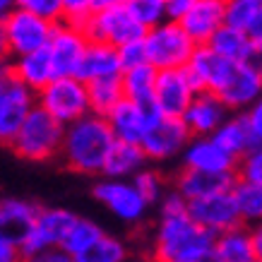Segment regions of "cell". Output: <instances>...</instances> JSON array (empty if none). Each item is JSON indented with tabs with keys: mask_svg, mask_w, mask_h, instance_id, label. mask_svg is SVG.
I'll return each mask as SVG.
<instances>
[{
	"mask_svg": "<svg viewBox=\"0 0 262 262\" xmlns=\"http://www.w3.org/2000/svg\"><path fill=\"white\" fill-rule=\"evenodd\" d=\"M113 142H116V135L108 118L92 111L80 120L65 125L60 157L65 166L72 168L75 173L101 176Z\"/></svg>",
	"mask_w": 262,
	"mask_h": 262,
	"instance_id": "6da1fadb",
	"label": "cell"
},
{
	"mask_svg": "<svg viewBox=\"0 0 262 262\" xmlns=\"http://www.w3.org/2000/svg\"><path fill=\"white\" fill-rule=\"evenodd\" d=\"M214 233L198 224L188 212L178 216H159L149 243L151 262H192L209 257Z\"/></svg>",
	"mask_w": 262,
	"mask_h": 262,
	"instance_id": "7a4b0ae2",
	"label": "cell"
},
{
	"mask_svg": "<svg viewBox=\"0 0 262 262\" xmlns=\"http://www.w3.org/2000/svg\"><path fill=\"white\" fill-rule=\"evenodd\" d=\"M65 125L58 118H53L46 108H41L39 103L32 108L22 123L17 137L12 140V151L19 159L27 161H48L60 157L63 149Z\"/></svg>",
	"mask_w": 262,
	"mask_h": 262,
	"instance_id": "3957f363",
	"label": "cell"
},
{
	"mask_svg": "<svg viewBox=\"0 0 262 262\" xmlns=\"http://www.w3.org/2000/svg\"><path fill=\"white\" fill-rule=\"evenodd\" d=\"M147 58L157 70H171V68H185L195 53V39L183 29L178 19H164L157 27H149L144 34Z\"/></svg>",
	"mask_w": 262,
	"mask_h": 262,
	"instance_id": "277c9868",
	"label": "cell"
},
{
	"mask_svg": "<svg viewBox=\"0 0 262 262\" xmlns=\"http://www.w3.org/2000/svg\"><path fill=\"white\" fill-rule=\"evenodd\" d=\"M36 103L46 108L63 125H70L82 116L92 113L89 84L77 75H58L43 89L36 92Z\"/></svg>",
	"mask_w": 262,
	"mask_h": 262,
	"instance_id": "5b68a950",
	"label": "cell"
},
{
	"mask_svg": "<svg viewBox=\"0 0 262 262\" xmlns=\"http://www.w3.org/2000/svg\"><path fill=\"white\" fill-rule=\"evenodd\" d=\"M94 198L96 202L120 224L125 226H140L149 214V202L144 195L137 190L133 178H106L94 185Z\"/></svg>",
	"mask_w": 262,
	"mask_h": 262,
	"instance_id": "8992f818",
	"label": "cell"
},
{
	"mask_svg": "<svg viewBox=\"0 0 262 262\" xmlns=\"http://www.w3.org/2000/svg\"><path fill=\"white\" fill-rule=\"evenodd\" d=\"M3 19H5V36H8L10 58L46 48L51 36H53V27H56V22H48V19L34 15V12L24 8H15Z\"/></svg>",
	"mask_w": 262,
	"mask_h": 262,
	"instance_id": "52a82bcc",
	"label": "cell"
},
{
	"mask_svg": "<svg viewBox=\"0 0 262 262\" xmlns=\"http://www.w3.org/2000/svg\"><path fill=\"white\" fill-rule=\"evenodd\" d=\"M82 29L87 32L89 41H103V43H111L116 48L125 46L130 41L142 39L144 34H147V29L127 10V5H123V8L96 10Z\"/></svg>",
	"mask_w": 262,
	"mask_h": 262,
	"instance_id": "ba28073f",
	"label": "cell"
},
{
	"mask_svg": "<svg viewBox=\"0 0 262 262\" xmlns=\"http://www.w3.org/2000/svg\"><path fill=\"white\" fill-rule=\"evenodd\" d=\"M36 106V92L15 75L0 84V144H12L22 123Z\"/></svg>",
	"mask_w": 262,
	"mask_h": 262,
	"instance_id": "9c48e42d",
	"label": "cell"
},
{
	"mask_svg": "<svg viewBox=\"0 0 262 262\" xmlns=\"http://www.w3.org/2000/svg\"><path fill=\"white\" fill-rule=\"evenodd\" d=\"M190 130L185 120L178 116H159L154 125L142 137V149L149 157V161H171L181 157L185 144L190 142Z\"/></svg>",
	"mask_w": 262,
	"mask_h": 262,
	"instance_id": "30bf717a",
	"label": "cell"
},
{
	"mask_svg": "<svg viewBox=\"0 0 262 262\" xmlns=\"http://www.w3.org/2000/svg\"><path fill=\"white\" fill-rule=\"evenodd\" d=\"M75 219H77V214L70 209H63V207H39L36 222H34L29 236L19 246L22 257L46 250V248H60Z\"/></svg>",
	"mask_w": 262,
	"mask_h": 262,
	"instance_id": "8fae6325",
	"label": "cell"
},
{
	"mask_svg": "<svg viewBox=\"0 0 262 262\" xmlns=\"http://www.w3.org/2000/svg\"><path fill=\"white\" fill-rule=\"evenodd\" d=\"M200 89L195 87L192 77L185 68H171L159 70L157 75V89H154V106L161 116H178L183 118L185 108L190 106Z\"/></svg>",
	"mask_w": 262,
	"mask_h": 262,
	"instance_id": "7c38bea8",
	"label": "cell"
},
{
	"mask_svg": "<svg viewBox=\"0 0 262 262\" xmlns=\"http://www.w3.org/2000/svg\"><path fill=\"white\" fill-rule=\"evenodd\" d=\"M89 36L80 24L72 22H56L53 36L48 41V53L56 68V75H77V68L82 63V56L87 51Z\"/></svg>",
	"mask_w": 262,
	"mask_h": 262,
	"instance_id": "4fadbf2b",
	"label": "cell"
},
{
	"mask_svg": "<svg viewBox=\"0 0 262 262\" xmlns=\"http://www.w3.org/2000/svg\"><path fill=\"white\" fill-rule=\"evenodd\" d=\"M188 214L198 224H202L205 229H209L212 233H222V231L243 224L238 214L236 198H233V190L212 192V195H205V198L190 200L188 202Z\"/></svg>",
	"mask_w": 262,
	"mask_h": 262,
	"instance_id": "5bb4252c",
	"label": "cell"
},
{
	"mask_svg": "<svg viewBox=\"0 0 262 262\" xmlns=\"http://www.w3.org/2000/svg\"><path fill=\"white\" fill-rule=\"evenodd\" d=\"M161 113L157 111L154 103H140L133 99H123V101L113 108L106 118L113 127L116 140H125V142H142L147 130L154 125V120Z\"/></svg>",
	"mask_w": 262,
	"mask_h": 262,
	"instance_id": "9a60e30c",
	"label": "cell"
},
{
	"mask_svg": "<svg viewBox=\"0 0 262 262\" xmlns=\"http://www.w3.org/2000/svg\"><path fill=\"white\" fill-rule=\"evenodd\" d=\"M183 166L214 173H236L238 159L219 144L214 135H192L181 154Z\"/></svg>",
	"mask_w": 262,
	"mask_h": 262,
	"instance_id": "2e32d148",
	"label": "cell"
},
{
	"mask_svg": "<svg viewBox=\"0 0 262 262\" xmlns=\"http://www.w3.org/2000/svg\"><path fill=\"white\" fill-rule=\"evenodd\" d=\"M231 108L209 89H200L190 106L183 113V120L190 130V135H214L222 123L231 116Z\"/></svg>",
	"mask_w": 262,
	"mask_h": 262,
	"instance_id": "e0dca14e",
	"label": "cell"
},
{
	"mask_svg": "<svg viewBox=\"0 0 262 262\" xmlns=\"http://www.w3.org/2000/svg\"><path fill=\"white\" fill-rule=\"evenodd\" d=\"M178 22L195 39L198 46H205L226 24V3L224 0H198Z\"/></svg>",
	"mask_w": 262,
	"mask_h": 262,
	"instance_id": "ac0fdd59",
	"label": "cell"
},
{
	"mask_svg": "<svg viewBox=\"0 0 262 262\" xmlns=\"http://www.w3.org/2000/svg\"><path fill=\"white\" fill-rule=\"evenodd\" d=\"M36 214H39V207L29 200H3L0 202V236L19 248L29 236Z\"/></svg>",
	"mask_w": 262,
	"mask_h": 262,
	"instance_id": "d6986e66",
	"label": "cell"
},
{
	"mask_svg": "<svg viewBox=\"0 0 262 262\" xmlns=\"http://www.w3.org/2000/svg\"><path fill=\"white\" fill-rule=\"evenodd\" d=\"M233 183H236V173H214V171H198V168L183 166V171L176 176L173 188L190 202L212 192L231 190Z\"/></svg>",
	"mask_w": 262,
	"mask_h": 262,
	"instance_id": "ffe728a7",
	"label": "cell"
},
{
	"mask_svg": "<svg viewBox=\"0 0 262 262\" xmlns=\"http://www.w3.org/2000/svg\"><path fill=\"white\" fill-rule=\"evenodd\" d=\"M120 72H123V65H120L118 48L111 43H103V41H89L82 63L77 68V77L92 82L101 80V77H116Z\"/></svg>",
	"mask_w": 262,
	"mask_h": 262,
	"instance_id": "44dd1931",
	"label": "cell"
},
{
	"mask_svg": "<svg viewBox=\"0 0 262 262\" xmlns=\"http://www.w3.org/2000/svg\"><path fill=\"white\" fill-rule=\"evenodd\" d=\"M212 260L214 262H253L255 246H253V231H250V226L238 224L233 229L214 233Z\"/></svg>",
	"mask_w": 262,
	"mask_h": 262,
	"instance_id": "7402d4cb",
	"label": "cell"
},
{
	"mask_svg": "<svg viewBox=\"0 0 262 262\" xmlns=\"http://www.w3.org/2000/svg\"><path fill=\"white\" fill-rule=\"evenodd\" d=\"M147 164H149V157L144 154L140 142L116 140L108 157H106L101 176H106V178H135Z\"/></svg>",
	"mask_w": 262,
	"mask_h": 262,
	"instance_id": "603a6c76",
	"label": "cell"
},
{
	"mask_svg": "<svg viewBox=\"0 0 262 262\" xmlns=\"http://www.w3.org/2000/svg\"><path fill=\"white\" fill-rule=\"evenodd\" d=\"M12 75L17 80H22L29 89H34V92L43 89L53 77H58L48 48H39V51L12 58Z\"/></svg>",
	"mask_w": 262,
	"mask_h": 262,
	"instance_id": "cb8c5ba5",
	"label": "cell"
},
{
	"mask_svg": "<svg viewBox=\"0 0 262 262\" xmlns=\"http://www.w3.org/2000/svg\"><path fill=\"white\" fill-rule=\"evenodd\" d=\"M214 137L219 140L224 149L231 151L236 159H241L243 154H248L255 147V137L246 113H231L229 118L222 123V127L214 133Z\"/></svg>",
	"mask_w": 262,
	"mask_h": 262,
	"instance_id": "d4e9b609",
	"label": "cell"
},
{
	"mask_svg": "<svg viewBox=\"0 0 262 262\" xmlns=\"http://www.w3.org/2000/svg\"><path fill=\"white\" fill-rule=\"evenodd\" d=\"M253 43L250 34L246 29H238L233 24H224L222 29L209 39L207 46L216 51L222 58H229V60H250V53H253Z\"/></svg>",
	"mask_w": 262,
	"mask_h": 262,
	"instance_id": "484cf974",
	"label": "cell"
},
{
	"mask_svg": "<svg viewBox=\"0 0 262 262\" xmlns=\"http://www.w3.org/2000/svg\"><path fill=\"white\" fill-rule=\"evenodd\" d=\"M157 75H159V70L151 63L123 70L120 72V82H123L125 99H133V101L140 103H151L154 101V89H157Z\"/></svg>",
	"mask_w": 262,
	"mask_h": 262,
	"instance_id": "4316f807",
	"label": "cell"
},
{
	"mask_svg": "<svg viewBox=\"0 0 262 262\" xmlns=\"http://www.w3.org/2000/svg\"><path fill=\"white\" fill-rule=\"evenodd\" d=\"M231 190H233V198H236V205H238L241 222L246 224V226H253V224L262 222V185L260 183L236 178Z\"/></svg>",
	"mask_w": 262,
	"mask_h": 262,
	"instance_id": "83f0119b",
	"label": "cell"
},
{
	"mask_svg": "<svg viewBox=\"0 0 262 262\" xmlns=\"http://www.w3.org/2000/svg\"><path fill=\"white\" fill-rule=\"evenodd\" d=\"M87 84H89V103H92V111L99 113V116H108V113L125 99L120 75L92 80V82H87Z\"/></svg>",
	"mask_w": 262,
	"mask_h": 262,
	"instance_id": "f1b7e54d",
	"label": "cell"
},
{
	"mask_svg": "<svg viewBox=\"0 0 262 262\" xmlns=\"http://www.w3.org/2000/svg\"><path fill=\"white\" fill-rule=\"evenodd\" d=\"M130 260V248L123 238L103 233L101 238L92 243L87 250L75 255V262H125Z\"/></svg>",
	"mask_w": 262,
	"mask_h": 262,
	"instance_id": "f546056e",
	"label": "cell"
},
{
	"mask_svg": "<svg viewBox=\"0 0 262 262\" xmlns=\"http://www.w3.org/2000/svg\"><path fill=\"white\" fill-rule=\"evenodd\" d=\"M103 233H106V231H103L96 222L84 219V216H77L75 224L70 226V231H68V236H65V241H63V246L60 248L68 250V253L75 257V255H80L82 250H87L92 243H96Z\"/></svg>",
	"mask_w": 262,
	"mask_h": 262,
	"instance_id": "4dcf8cb0",
	"label": "cell"
},
{
	"mask_svg": "<svg viewBox=\"0 0 262 262\" xmlns=\"http://www.w3.org/2000/svg\"><path fill=\"white\" fill-rule=\"evenodd\" d=\"M262 15V0H226V24L246 29Z\"/></svg>",
	"mask_w": 262,
	"mask_h": 262,
	"instance_id": "1f68e13d",
	"label": "cell"
},
{
	"mask_svg": "<svg viewBox=\"0 0 262 262\" xmlns=\"http://www.w3.org/2000/svg\"><path fill=\"white\" fill-rule=\"evenodd\" d=\"M127 10L135 15V19L144 29L157 27L164 19H168L166 0H127Z\"/></svg>",
	"mask_w": 262,
	"mask_h": 262,
	"instance_id": "d6a6232c",
	"label": "cell"
},
{
	"mask_svg": "<svg viewBox=\"0 0 262 262\" xmlns=\"http://www.w3.org/2000/svg\"><path fill=\"white\" fill-rule=\"evenodd\" d=\"M133 183L137 185V190L144 195V200L149 205H159V200L166 195V178L157 171V168L144 166L140 173L133 178Z\"/></svg>",
	"mask_w": 262,
	"mask_h": 262,
	"instance_id": "836d02e7",
	"label": "cell"
},
{
	"mask_svg": "<svg viewBox=\"0 0 262 262\" xmlns=\"http://www.w3.org/2000/svg\"><path fill=\"white\" fill-rule=\"evenodd\" d=\"M236 178H246V181H253L262 185V144H255L253 149L238 159Z\"/></svg>",
	"mask_w": 262,
	"mask_h": 262,
	"instance_id": "e575fe53",
	"label": "cell"
},
{
	"mask_svg": "<svg viewBox=\"0 0 262 262\" xmlns=\"http://www.w3.org/2000/svg\"><path fill=\"white\" fill-rule=\"evenodd\" d=\"M17 8H24L48 22H63V0H17Z\"/></svg>",
	"mask_w": 262,
	"mask_h": 262,
	"instance_id": "d590c367",
	"label": "cell"
},
{
	"mask_svg": "<svg viewBox=\"0 0 262 262\" xmlns=\"http://www.w3.org/2000/svg\"><path fill=\"white\" fill-rule=\"evenodd\" d=\"M94 15V0H63V19L84 27Z\"/></svg>",
	"mask_w": 262,
	"mask_h": 262,
	"instance_id": "8d00e7d4",
	"label": "cell"
},
{
	"mask_svg": "<svg viewBox=\"0 0 262 262\" xmlns=\"http://www.w3.org/2000/svg\"><path fill=\"white\" fill-rule=\"evenodd\" d=\"M118 56H120V65H123V70L149 63V58H147V46H144V36L142 39H137V41H130V43H125V46H120Z\"/></svg>",
	"mask_w": 262,
	"mask_h": 262,
	"instance_id": "74e56055",
	"label": "cell"
},
{
	"mask_svg": "<svg viewBox=\"0 0 262 262\" xmlns=\"http://www.w3.org/2000/svg\"><path fill=\"white\" fill-rule=\"evenodd\" d=\"M188 212V200L183 198L181 192L176 190H166V195L159 200V216H178Z\"/></svg>",
	"mask_w": 262,
	"mask_h": 262,
	"instance_id": "f35d334b",
	"label": "cell"
},
{
	"mask_svg": "<svg viewBox=\"0 0 262 262\" xmlns=\"http://www.w3.org/2000/svg\"><path fill=\"white\" fill-rule=\"evenodd\" d=\"M22 262H75V257L63 248H46L34 255H24Z\"/></svg>",
	"mask_w": 262,
	"mask_h": 262,
	"instance_id": "ab89813d",
	"label": "cell"
},
{
	"mask_svg": "<svg viewBox=\"0 0 262 262\" xmlns=\"http://www.w3.org/2000/svg\"><path fill=\"white\" fill-rule=\"evenodd\" d=\"M246 118L250 123V130H253L255 144H262V96L246 111Z\"/></svg>",
	"mask_w": 262,
	"mask_h": 262,
	"instance_id": "60d3db41",
	"label": "cell"
},
{
	"mask_svg": "<svg viewBox=\"0 0 262 262\" xmlns=\"http://www.w3.org/2000/svg\"><path fill=\"white\" fill-rule=\"evenodd\" d=\"M0 262H22V250L0 236Z\"/></svg>",
	"mask_w": 262,
	"mask_h": 262,
	"instance_id": "b9f144b4",
	"label": "cell"
},
{
	"mask_svg": "<svg viewBox=\"0 0 262 262\" xmlns=\"http://www.w3.org/2000/svg\"><path fill=\"white\" fill-rule=\"evenodd\" d=\"M198 0H166V12H168V19H181L188 10L195 5Z\"/></svg>",
	"mask_w": 262,
	"mask_h": 262,
	"instance_id": "7bdbcfd3",
	"label": "cell"
},
{
	"mask_svg": "<svg viewBox=\"0 0 262 262\" xmlns=\"http://www.w3.org/2000/svg\"><path fill=\"white\" fill-rule=\"evenodd\" d=\"M250 231H253V246H255V257H257V260H262V222L253 224V226H250Z\"/></svg>",
	"mask_w": 262,
	"mask_h": 262,
	"instance_id": "ee69618b",
	"label": "cell"
},
{
	"mask_svg": "<svg viewBox=\"0 0 262 262\" xmlns=\"http://www.w3.org/2000/svg\"><path fill=\"white\" fill-rule=\"evenodd\" d=\"M8 77H12V60H10V56L0 58V84L8 80Z\"/></svg>",
	"mask_w": 262,
	"mask_h": 262,
	"instance_id": "f6af8a7d",
	"label": "cell"
},
{
	"mask_svg": "<svg viewBox=\"0 0 262 262\" xmlns=\"http://www.w3.org/2000/svg\"><path fill=\"white\" fill-rule=\"evenodd\" d=\"M123 5H127V0H94V12L108 8H123Z\"/></svg>",
	"mask_w": 262,
	"mask_h": 262,
	"instance_id": "bcb514c9",
	"label": "cell"
},
{
	"mask_svg": "<svg viewBox=\"0 0 262 262\" xmlns=\"http://www.w3.org/2000/svg\"><path fill=\"white\" fill-rule=\"evenodd\" d=\"M250 63L262 72V41H255L253 43V53H250Z\"/></svg>",
	"mask_w": 262,
	"mask_h": 262,
	"instance_id": "7dc6e473",
	"label": "cell"
},
{
	"mask_svg": "<svg viewBox=\"0 0 262 262\" xmlns=\"http://www.w3.org/2000/svg\"><path fill=\"white\" fill-rule=\"evenodd\" d=\"M248 34H250V39L253 41H262V15L248 27Z\"/></svg>",
	"mask_w": 262,
	"mask_h": 262,
	"instance_id": "c3c4849f",
	"label": "cell"
},
{
	"mask_svg": "<svg viewBox=\"0 0 262 262\" xmlns=\"http://www.w3.org/2000/svg\"><path fill=\"white\" fill-rule=\"evenodd\" d=\"M5 56H10V51H8V36H5V19L0 17V58Z\"/></svg>",
	"mask_w": 262,
	"mask_h": 262,
	"instance_id": "681fc988",
	"label": "cell"
},
{
	"mask_svg": "<svg viewBox=\"0 0 262 262\" xmlns=\"http://www.w3.org/2000/svg\"><path fill=\"white\" fill-rule=\"evenodd\" d=\"M15 8H17V0H0V17L10 15Z\"/></svg>",
	"mask_w": 262,
	"mask_h": 262,
	"instance_id": "f907efd6",
	"label": "cell"
},
{
	"mask_svg": "<svg viewBox=\"0 0 262 262\" xmlns=\"http://www.w3.org/2000/svg\"><path fill=\"white\" fill-rule=\"evenodd\" d=\"M192 262H214V260H212V255H209V257H202V260H192Z\"/></svg>",
	"mask_w": 262,
	"mask_h": 262,
	"instance_id": "816d5d0a",
	"label": "cell"
},
{
	"mask_svg": "<svg viewBox=\"0 0 262 262\" xmlns=\"http://www.w3.org/2000/svg\"><path fill=\"white\" fill-rule=\"evenodd\" d=\"M253 262H262V260H257V257H255V260H253Z\"/></svg>",
	"mask_w": 262,
	"mask_h": 262,
	"instance_id": "f5cc1de1",
	"label": "cell"
},
{
	"mask_svg": "<svg viewBox=\"0 0 262 262\" xmlns=\"http://www.w3.org/2000/svg\"><path fill=\"white\" fill-rule=\"evenodd\" d=\"M125 262H133V260H125Z\"/></svg>",
	"mask_w": 262,
	"mask_h": 262,
	"instance_id": "db71d44e",
	"label": "cell"
},
{
	"mask_svg": "<svg viewBox=\"0 0 262 262\" xmlns=\"http://www.w3.org/2000/svg\"><path fill=\"white\" fill-rule=\"evenodd\" d=\"M224 3H226V0H224Z\"/></svg>",
	"mask_w": 262,
	"mask_h": 262,
	"instance_id": "11a10c76",
	"label": "cell"
}]
</instances>
